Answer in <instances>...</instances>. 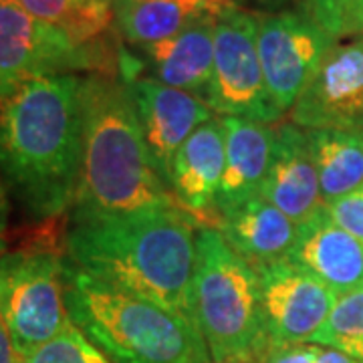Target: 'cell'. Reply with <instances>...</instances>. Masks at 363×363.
<instances>
[{"label": "cell", "instance_id": "484cf974", "mask_svg": "<svg viewBox=\"0 0 363 363\" xmlns=\"http://www.w3.org/2000/svg\"><path fill=\"white\" fill-rule=\"evenodd\" d=\"M321 345L293 343V345H269L255 363H317Z\"/></svg>", "mask_w": 363, "mask_h": 363}, {"label": "cell", "instance_id": "f1b7e54d", "mask_svg": "<svg viewBox=\"0 0 363 363\" xmlns=\"http://www.w3.org/2000/svg\"><path fill=\"white\" fill-rule=\"evenodd\" d=\"M317 363H359L355 362L353 357L341 353L337 350H331V347H321V353H319V359Z\"/></svg>", "mask_w": 363, "mask_h": 363}, {"label": "cell", "instance_id": "7402d4cb", "mask_svg": "<svg viewBox=\"0 0 363 363\" xmlns=\"http://www.w3.org/2000/svg\"><path fill=\"white\" fill-rule=\"evenodd\" d=\"M311 343L331 347L363 363V286L339 295L325 325Z\"/></svg>", "mask_w": 363, "mask_h": 363}, {"label": "cell", "instance_id": "603a6c76", "mask_svg": "<svg viewBox=\"0 0 363 363\" xmlns=\"http://www.w3.org/2000/svg\"><path fill=\"white\" fill-rule=\"evenodd\" d=\"M298 11L333 39L363 35V0H303Z\"/></svg>", "mask_w": 363, "mask_h": 363}, {"label": "cell", "instance_id": "44dd1931", "mask_svg": "<svg viewBox=\"0 0 363 363\" xmlns=\"http://www.w3.org/2000/svg\"><path fill=\"white\" fill-rule=\"evenodd\" d=\"M35 16L65 28L81 43H95L113 21L109 6H87L79 0H21Z\"/></svg>", "mask_w": 363, "mask_h": 363}, {"label": "cell", "instance_id": "4dcf8cb0", "mask_svg": "<svg viewBox=\"0 0 363 363\" xmlns=\"http://www.w3.org/2000/svg\"><path fill=\"white\" fill-rule=\"evenodd\" d=\"M255 362H257V359H240V362H226V363H255Z\"/></svg>", "mask_w": 363, "mask_h": 363}, {"label": "cell", "instance_id": "52a82bcc", "mask_svg": "<svg viewBox=\"0 0 363 363\" xmlns=\"http://www.w3.org/2000/svg\"><path fill=\"white\" fill-rule=\"evenodd\" d=\"M111 63L99 40L81 43L28 13L21 0H0V104L35 79L77 71L116 73Z\"/></svg>", "mask_w": 363, "mask_h": 363}, {"label": "cell", "instance_id": "83f0119b", "mask_svg": "<svg viewBox=\"0 0 363 363\" xmlns=\"http://www.w3.org/2000/svg\"><path fill=\"white\" fill-rule=\"evenodd\" d=\"M6 226H9V200H6V188L0 178V255L6 252Z\"/></svg>", "mask_w": 363, "mask_h": 363}, {"label": "cell", "instance_id": "e0dca14e", "mask_svg": "<svg viewBox=\"0 0 363 363\" xmlns=\"http://www.w3.org/2000/svg\"><path fill=\"white\" fill-rule=\"evenodd\" d=\"M214 23L216 16H206L169 39L140 47V65L160 83L206 101L214 65Z\"/></svg>", "mask_w": 363, "mask_h": 363}, {"label": "cell", "instance_id": "9c48e42d", "mask_svg": "<svg viewBox=\"0 0 363 363\" xmlns=\"http://www.w3.org/2000/svg\"><path fill=\"white\" fill-rule=\"evenodd\" d=\"M337 39L301 11L257 18V49L264 83L281 116L289 113L298 95Z\"/></svg>", "mask_w": 363, "mask_h": 363}, {"label": "cell", "instance_id": "5b68a950", "mask_svg": "<svg viewBox=\"0 0 363 363\" xmlns=\"http://www.w3.org/2000/svg\"><path fill=\"white\" fill-rule=\"evenodd\" d=\"M196 250L192 313L210 359H257L269 347L257 267L216 228H198Z\"/></svg>", "mask_w": 363, "mask_h": 363}, {"label": "cell", "instance_id": "8fae6325", "mask_svg": "<svg viewBox=\"0 0 363 363\" xmlns=\"http://www.w3.org/2000/svg\"><path fill=\"white\" fill-rule=\"evenodd\" d=\"M289 116L303 130L363 135V39L333 45Z\"/></svg>", "mask_w": 363, "mask_h": 363}, {"label": "cell", "instance_id": "3957f363", "mask_svg": "<svg viewBox=\"0 0 363 363\" xmlns=\"http://www.w3.org/2000/svg\"><path fill=\"white\" fill-rule=\"evenodd\" d=\"M81 169L71 220H95L140 210H184L160 178L125 79L81 77Z\"/></svg>", "mask_w": 363, "mask_h": 363}, {"label": "cell", "instance_id": "6da1fadb", "mask_svg": "<svg viewBox=\"0 0 363 363\" xmlns=\"http://www.w3.org/2000/svg\"><path fill=\"white\" fill-rule=\"evenodd\" d=\"M81 77L51 75L0 104V178L30 220L71 212L81 169Z\"/></svg>", "mask_w": 363, "mask_h": 363}, {"label": "cell", "instance_id": "cb8c5ba5", "mask_svg": "<svg viewBox=\"0 0 363 363\" xmlns=\"http://www.w3.org/2000/svg\"><path fill=\"white\" fill-rule=\"evenodd\" d=\"M21 363H113L105 357L89 339L79 331L75 325H71L51 343L40 347L37 353L28 355Z\"/></svg>", "mask_w": 363, "mask_h": 363}, {"label": "cell", "instance_id": "1f68e13d", "mask_svg": "<svg viewBox=\"0 0 363 363\" xmlns=\"http://www.w3.org/2000/svg\"><path fill=\"white\" fill-rule=\"evenodd\" d=\"M301 2H303V0H301Z\"/></svg>", "mask_w": 363, "mask_h": 363}, {"label": "cell", "instance_id": "277c9868", "mask_svg": "<svg viewBox=\"0 0 363 363\" xmlns=\"http://www.w3.org/2000/svg\"><path fill=\"white\" fill-rule=\"evenodd\" d=\"M65 301L71 323L113 363H212L190 319L91 277L67 257Z\"/></svg>", "mask_w": 363, "mask_h": 363}, {"label": "cell", "instance_id": "4fadbf2b", "mask_svg": "<svg viewBox=\"0 0 363 363\" xmlns=\"http://www.w3.org/2000/svg\"><path fill=\"white\" fill-rule=\"evenodd\" d=\"M286 260L309 272L335 295L363 286V240L341 228L327 204L297 228V240Z\"/></svg>", "mask_w": 363, "mask_h": 363}, {"label": "cell", "instance_id": "9a60e30c", "mask_svg": "<svg viewBox=\"0 0 363 363\" xmlns=\"http://www.w3.org/2000/svg\"><path fill=\"white\" fill-rule=\"evenodd\" d=\"M260 198L285 212L297 224L325 206L309 131L298 128L291 119L274 128L271 166Z\"/></svg>", "mask_w": 363, "mask_h": 363}, {"label": "cell", "instance_id": "30bf717a", "mask_svg": "<svg viewBox=\"0 0 363 363\" xmlns=\"http://www.w3.org/2000/svg\"><path fill=\"white\" fill-rule=\"evenodd\" d=\"M269 345L311 343L335 307L337 295L291 260L257 267Z\"/></svg>", "mask_w": 363, "mask_h": 363}, {"label": "cell", "instance_id": "d4e9b609", "mask_svg": "<svg viewBox=\"0 0 363 363\" xmlns=\"http://www.w3.org/2000/svg\"><path fill=\"white\" fill-rule=\"evenodd\" d=\"M327 212L341 228L363 240V188L327 204Z\"/></svg>", "mask_w": 363, "mask_h": 363}, {"label": "cell", "instance_id": "ac0fdd59", "mask_svg": "<svg viewBox=\"0 0 363 363\" xmlns=\"http://www.w3.org/2000/svg\"><path fill=\"white\" fill-rule=\"evenodd\" d=\"M214 228L242 259L262 267L289 257L298 224L259 196L220 214Z\"/></svg>", "mask_w": 363, "mask_h": 363}, {"label": "cell", "instance_id": "ffe728a7", "mask_svg": "<svg viewBox=\"0 0 363 363\" xmlns=\"http://www.w3.org/2000/svg\"><path fill=\"white\" fill-rule=\"evenodd\" d=\"M206 16H218V13L184 0H131L117 9L113 21L123 39L140 49L169 39Z\"/></svg>", "mask_w": 363, "mask_h": 363}, {"label": "cell", "instance_id": "2e32d148", "mask_svg": "<svg viewBox=\"0 0 363 363\" xmlns=\"http://www.w3.org/2000/svg\"><path fill=\"white\" fill-rule=\"evenodd\" d=\"M224 128V174L220 190L214 204L216 218L245 204L252 198H259L269 174L274 143V128L242 117H220Z\"/></svg>", "mask_w": 363, "mask_h": 363}, {"label": "cell", "instance_id": "ba28073f", "mask_svg": "<svg viewBox=\"0 0 363 363\" xmlns=\"http://www.w3.org/2000/svg\"><path fill=\"white\" fill-rule=\"evenodd\" d=\"M206 104L222 117H242L269 125L283 117L262 75L257 18L234 4L222 9L214 23V65Z\"/></svg>", "mask_w": 363, "mask_h": 363}, {"label": "cell", "instance_id": "f546056e", "mask_svg": "<svg viewBox=\"0 0 363 363\" xmlns=\"http://www.w3.org/2000/svg\"><path fill=\"white\" fill-rule=\"evenodd\" d=\"M105 4H109L111 6V11L116 13L117 9H121L123 4H128V2H131V0H104Z\"/></svg>", "mask_w": 363, "mask_h": 363}, {"label": "cell", "instance_id": "7a4b0ae2", "mask_svg": "<svg viewBox=\"0 0 363 363\" xmlns=\"http://www.w3.org/2000/svg\"><path fill=\"white\" fill-rule=\"evenodd\" d=\"M198 228L186 210H140L71 220L63 255L91 277L150 298L194 323Z\"/></svg>", "mask_w": 363, "mask_h": 363}, {"label": "cell", "instance_id": "7c38bea8", "mask_svg": "<svg viewBox=\"0 0 363 363\" xmlns=\"http://www.w3.org/2000/svg\"><path fill=\"white\" fill-rule=\"evenodd\" d=\"M160 178L168 186L169 166L184 142L214 117L206 101L152 77H123ZM169 188V186H168Z\"/></svg>", "mask_w": 363, "mask_h": 363}, {"label": "cell", "instance_id": "d6986e66", "mask_svg": "<svg viewBox=\"0 0 363 363\" xmlns=\"http://www.w3.org/2000/svg\"><path fill=\"white\" fill-rule=\"evenodd\" d=\"M323 204L363 188V135L350 131L307 130Z\"/></svg>", "mask_w": 363, "mask_h": 363}, {"label": "cell", "instance_id": "5bb4252c", "mask_svg": "<svg viewBox=\"0 0 363 363\" xmlns=\"http://www.w3.org/2000/svg\"><path fill=\"white\" fill-rule=\"evenodd\" d=\"M224 128L220 117H212L184 142L169 166L172 196L200 228H214V204L224 174Z\"/></svg>", "mask_w": 363, "mask_h": 363}, {"label": "cell", "instance_id": "8992f818", "mask_svg": "<svg viewBox=\"0 0 363 363\" xmlns=\"http://www.w3.org/2000/svg\"><path fill=\"white\" fill-rule=\"evenodd\" d=\"M0 319L25 359L71 327L65 301V255L25 247L0 255Z\"/></svg>", "mask_w": 363, "mask_h": 363}, {"label": "cell", "instance_id": "4316f807", "mask_svg": "<svg viewBox=\"0 0 363 363\" xmlns=\"http://www.w3.org/2000/svg\"><path fill=\"white\" fill-rule=\"evenodd\" d=\"M0 363H21V357L14 350L13 339L9 335L2 319H0Z\"/></svg>", "mask_w": 363, "mask_h": 363}]
</instances>
